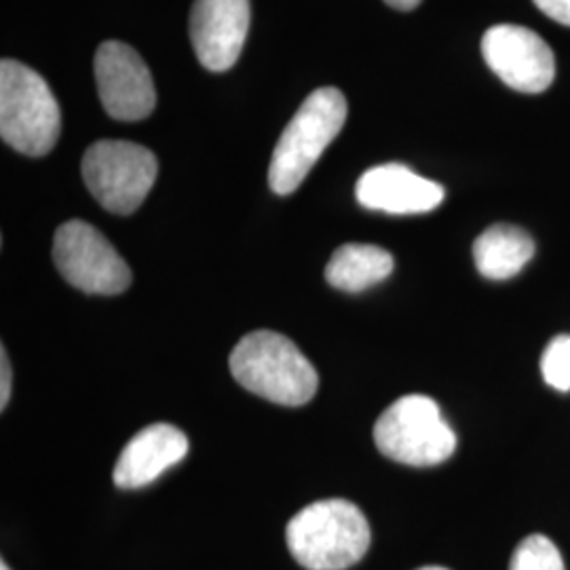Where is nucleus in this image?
Wrapping results in <instances>:
<instances>
[{
	"label": "nucleus",
	"instance_id": "6",
	"mask_svg": "<svg viewBox=\"0 0 570 570\" xmlns=\"http://www.w3.org/2000/svg\"><path fill=\"white\" fill-rule=\"evenodd\" d=\"M82 180L104 209L129 216L148 197L159 174L157 157L140 144L100 140L82 157Z\"/></svg>",
	"mask_w": 570,
	"mask_h": 570
},
{
	"label": "nucleus",
	"instance_id": "14",
	"mask_svg": "<svg viewBox=\"0 0 570 570\" xmlns=\"http://www.w3.org/2000/svg\"><path fill=\"white\" fill-rule=\"evenodd\" d=\"M393 256L379 245L346 244L326 266L327 284L343 292H364L393 273Z\"/></svg>",
	"mask_w": 570,
	"mask_h": 570
},
{
	"label": "nucleus",
	"instance_id": "5",
	"mask_svg": "<svg viewBox=\"0 0 570 570\" xmlns=\"http://www.w3.org/2000/svg\"><path fill=\"white\" fill-rule=\"evenodd\" d=\"M374 442L387 459L410 468L440 465L456 450L454 431L428 395L393 402L374 425Z\"/></svg>",
	"mask_w": 570,
	"mask_h": 570
},
{
	"label": "nucleus",
	"instance_id": "11",
	"mask_svg": "<svg viewBox=\"0 0 570 570\" xmlns=\"http://www.w3.org/2000/svg\"><path fill=\"white\" fill-rule=\"evenodd\" d=\"M357 202L372 212L393 216L428 214L444 202L442 184L428 180L406 165H376L364 171L355 186Z\"/></svg>",
	"mask_w": 570,
	"mask_h": 570
},
{
	"label": "nucleus",
	"instance_id": "7",
	"mask_svg": "<svg viewBox=\"0 0 570 570\" xmlns=\"http://www.w3.org/2000/svg\"><path fill=\"white\" fill-rule=\"evenodd\" d=\"M53 263L61 277L85 294L115 296L131 285V271L96 226L68 220L53 239Z\"/></svg>",
	"mask_w": 570,
	"mask_h": 570
},
{
	"label": "nucleus",
	"instance_id": "2",
	"mask_svg": "<svg viewBox=\"0 0 570 570\" xmlns=\"http://www.w3.org/2000/svg\"><path fill=\"white\" fill-rule=\"evenodd\" d=\"M287 548L308 570H345L370 548L366 515L345 499H326L298 511L285 529Z\"/></svg>",
	"mask_w": 570,
	"mask_h": 570
},
{
	"label": "nucleus",
	"instance_id": "18",
	"mask_svg": "<svg viewBox=\"0 0 570 570\" xmlns=\"http://www.w3.org/2000/svg\"><path fill=\"white\" fill-rule=\"evenodd\" d=\"M11 397V364L7 351H0V410H4Z\"/></svg>",
	"mask_w": 570,
	"mask_h": 570
},
{
	"label": "nucleus",
	"instance_id": "10",
	"mask_svg": "<svg viewBox=\"0 0 570 570\" xmlns=\"http://www.w3.org/2000/svg\"><path fill=\"white\" fill-rule=\"evenodd\" d=\"M249 30V0H195L190 9V42L212 72L233 68Z\"/></svg>",
	"mask_w": 570,
	"mask_h": 570
},
{
	"label": "nucleus",
	"instance_id": "8",
	"mask_svg": "<svg viewBox=\"0 0 570 570\" xmlns=\"http://www.w3.org/2000/svg\"><path fill=\"white\" fill-rule=\"evenodd\" d=\"M96 82L104 110L117 121H142L157 106L153 75L140 53L119 41L100 45L96 61Z\"/></svg>",
	"mask_w": 570,
	"mask_h": 570
},
{
	"label": "nucleus",
	"instance_id": "3",
	"mask_svg": "<svg viewBox=\"0 0 570 570\" xmlns=\"http://www.w3.org/2000/svg\"><path fill=\"white\" fill-rule=\"evenodd\" d=\"M346 112L345 96L336 87H322L306 98L275 146L268 167L273 193L285 197L305 183L313 165L345 127Z\"/></svg>",
	"mask_w": 570,
	"mask_h": 570
},
{
	"label": "nucleus",
	"instance_id": "15",
	"mask_svg": "<svg viewBox=\"0 0 570 570\" xmlns=\"http://www.w3.org/2000/svg\"><path fill=\"white\" fill-rule=\"evenodd\" d=\"M510 570H567L562 553L543 534H530L511 556Z\"/></svg>",
	"mask_w": 570,
	"mask_h": 570
},
{
	"label": "nucleus",
	"instance_id": "19",
	"mask_svg": "<svg viewBox=\"0 0 570 570\" xmlns=\"http://www.w3.org/2000/svg\"><path fill=\"white\" fill-rule=\"evenodd\" d=\"M389 7H393V9H397V11H412V9H416L419 4H421V0H385Z\"/></svg>",
	"mask_w": 570,
	"mask_h": 570
},
{
	"label": "nucleus",
	"instance_id": "17",
	"mask_svg": "<svg viewBox=\"0 0 570 570\" xmlns=\"http://www.w3.org/2000/svg\"><path fill=\"white\" fill-rule=\"evenodd\" d=\"M534 4L551 20L570 28V0H534Z\"/></svg>",
	"mask_w": 570,
	"mask_h": 570
},
{
	"label": "nucleus",
	"instance_id": "21",
	"mask_svg": "<svg viewBox=\"0 0 570 570\" xmlns=\"http://www.w3.org/2000/svg\"><path fill=\"white\" fill-rule=\"evenodd\" d=\"M0 570H11V569H9V567H7V562H2V564H0Z\"/></svg>",
	"mask_w": 570,
	"mask_h": 570
},
{
	"label": "nucleus",
	"instance_id": "9",
	"mask_svg": "<svg viewBox=\"0 0 570 570\" xmlns=\"http://www.w3.org/2000/svg\"><path fill=\"white\" fill-rule=\"evenodd\" d=\"M482 56L490 70L520 94H541L556 77L550 45L524 26L499 23L487 30Z\"/></svg>",
	"mask_w": 570,
	"mask_h": 570
},
{
	"label": "nucleus",
	"instance_id": "12",
	"mask_svg": "<svg viewBox=\"0 0 570 570\" xmlns=\"http://www.w3.org/2000/svg\"><path fill=\"white\" fill-rule=\"evenodd\" d=\"M188 452V438L169 423H155L134 435L112 471L115 484L122 490L153 484L167 469L178 465Z\"/></svg>",
	"mask_w": 570,
	"mask_h": 570
},
{
	"label": "nucleus",
	"instance_id": "16",
	"mask_svg": "<svg viewBox=\"0 0 570 570\" xmlns=\"http://www.w3.org/2000/svg\"><path fill=\"white\" fill-rule=\"evenodd\" d=\"M541 372L550 387L562 393L570 391V336L560 334L551 338L541 357Z\"/></svg>",
	"mask_w": 570,
	"mask_h": 570
},
{
	"label": "nucleus",
	"instance_id": "20",
	"mask_svg": "<svg viewBox=\"0 0 570 570\" xmlns=\"http://www.w3.org/2000/svg\"><path fill=\"white\" fill-rule=\"evenodd\" d=\"M419 570H449V569H444V567H423V569H419Z\"/></svg>",
	"mask_w": 570,
	"mask_h": 570
},
{
	"label": "nucleus",
	"instance_id": "4",
	"mask_svg": "<svg viewBox=\"0 0 570 570\" xmlns=\"http://www.w3.org/2000/svg\"><path fill=\"white\" fill-rule=\"evenodd\" d=\"M60 104L37 70L16 60L0 63V136L28 157H42L60 140Z\"/></svg>",
	"mask_w": 570,
	"mask_h": 570
},
{
	"label": "nucleus",
	"instance_id": "1",
	"mask_svg": "<svg viewBox=\"0 0 570 570\" xmlns=\"http://www.w3.org/2000/svg\"><path fill=\"white\" fill-rule=\"evenodd\" d=\"M230 372L242 387L279 406H305L317 393V372L284 334L258 330L230 353Z\"/></svg>",
	"mask_w": 570,
	"mask_h": 570
},
{
	"label": "nucleus",
	"instance_id": "13",
	"mask_svg": "<svg viewBox=\"0 0 570 570\" xmlns=\"http://www.w3.org/2000/svg\"><path fill=\"white\" fill-rule=\"evenodd\" d=\"M534 256V242L520 226L494 225L473 244V261L482 277L505 282L515 277Z\"/></svg>",
	"mask_w": 570,
	"mask_h": 570
}]
</instances>
